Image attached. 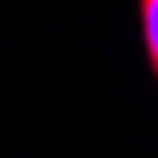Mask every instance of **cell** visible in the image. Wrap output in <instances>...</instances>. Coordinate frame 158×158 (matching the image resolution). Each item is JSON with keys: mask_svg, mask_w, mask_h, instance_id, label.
<instances>
[{"mask_svg": "<svg viewBox=\"0 0 158 158\" xmlns=\"http://www.w3.org/2000/svg\"><path fill=\"white\" fill-rule=\"evenodd\" d=\"M138 16H142V45L150 57V69L158 77V0H138Z\"/></svg>", "mask_w": 158, "mask_h": 158, "instance_id": "1", "label": "cell"}]
</instances>
